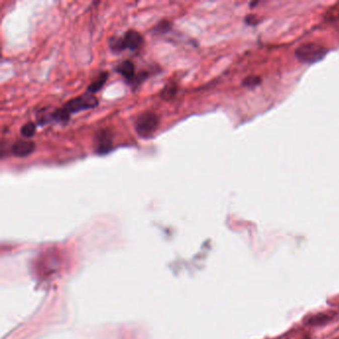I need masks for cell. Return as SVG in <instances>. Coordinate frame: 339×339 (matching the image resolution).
<instances>
[{"mask_svg": "<svg viewBox=\"0 0 339 339\" xmlns=\"http://www.w3.org/2000/svg\"><path fill=\"white\" fill-rule=\"evenodd\" d=\"M327 49L316 43H305L300 45L296 51V56L301 62L304 63H314L321 60Z\"/></svg>", "mask_w": 339, "mask_h": 339, "instance_id": "obj_1", "label": "cell"}, {"mask_svg": "<svg viewBox=\"0 0 339 339\" xmlns=\"http://www.w3.org/2000/svg\"><path fill=\"white\" fill-rule=\"evenodd\" d=\"M158 127V118L151 112H146L137 117L135 121V130L141 137L151 136Z\"/></svg>", "mask_w": 339, "mask_h": 339, "instance_id": "obj_2", "label": "cell"}, {"mask_svg": "<svg viewBox=\"0 0 339 339\" xmlns=\"http://www.w3.org/2000/svg\"><path fill=\"white\" fill-rule=\"evenodd\" d=\"M98 103H99L98 99L89 93L70 100L69 102H67L64 108L71 115L78 113L80 111L93 109L98 106Z\"/></svg>", "mask_w": 339, "mask_h": 339, "instance_id": "obj_3", "label": "cell"}, {"mask_svg": "<svg viewBox=\"0 0 339 339\" xmlns=\"http://www.w3.org/2000/svg\"><path fill=\"white\" fill-rule=\"evenodd\" d=\"M122 40L124 49H129L132 51L140 48L143 44V37L135 30H128L125 36L122 37Z\"/></svg>", "mask_w": 339, "mask_h": 339, "instance_id": "obj_4", "label": "cell"}, {"mask_svg": "<svg viewBox=\"0 0 339 339\" xmlns=\"http://www.w3.org/2000/svg\"><path fill=\"white\" fill-rule=\"evenodd\" d=\"M112 146H113L112 134L110 133L109 130H102L100 133H98L97 146H96V151L98 153L105 154L112 149Z\"/></svg>", "mask_w": 339, "mask_h": 339, "instance_id": "obj_5", "label": "cell"}, {"mask_svg": "<svg viewBox=\"0 0 339 339\" xmlns=\"http://www.w3.org/2000/svg\"><path fill=\"white\" fill-rule=\"evenodd\" d=\"M35 149V143L33 141L19 140L12 145V153L17 157H25L33 152Z\"/></svg>", "mask_w": 339, "mask_h": 339, "instance_id": "obj_6", "label": "cell"}, {"mask_svg": "<svg viewBox=\"0 0 339 339\" xmlns=\"http://www.w3.org/2000/svg\"><path fill=\"white\" fill-rule=\"evenodd\" d=\"M117 71L127 81H131V80L134 79V65L129 60H126V61L122 62L118 66Z\"/></svg>", "mask_w": 339, "mask_h": 339, "instance_id": "obj_7", "label": "cell"}, {"mask_svg": "<svg viewBox=\"0 0 339 339\" xmlns=\"http://www.w3.org/2000/svg\"><path fill=\"white\" fill-rule=\"evenodd\" d=\"M108 77H109V74L106 73V72L100 74V75L98 76V78H97L91 85L89 86L88 92H89L90 94H94V93L99 92V91L103 88V86L105 85V83L107 82Z\"/></svg>", "mask_w": 339, "mask_h": 339, "instance_id": "obj_8", "label": "cell"}, {"mask_svg": "<svg viewBox=\"0 0 339 339\" xmlns=\"http://www.w3.org/2000/svg\"><path fill=\"white\" fill-rule=\"evenodd\" d=\"M70 118V114L65 110V108L63 109H58L56 110L52 115H51V119L53 121L56 122H60V123H66L69 121Z\"/></svg>", "mask_w": 339, "mask_h": 339, "instance_id": "obj_9", "label": "cell"}, {"mask_svg": "<svg viewBox=\"0 0 339 339\" xmlns=\"http://www.w3.org/2000/svg\"><path fill=\"white\" fill-rule=\"evenodd\" d=\"M176 92H177V86H176V84L171 83L170 85L165 86V88L162 90L161 97L164 100H170L171 98H173L175 96Z\"/></svg>", "mask_w": 339, "mask_h": 339, "instance_id": "obj_10", "label": "cell"}, {"mask_svg": "<svg viewBox=\"0 0 339 339\" xmlns=\"http://www.w3.org/2000/svg\"><path fill=\"white\" fill-rule=\"evenodd\" d=\"M330 320V316L326 315V314H317L312 316L308 321L307 324H311V325H321L322 323L326 322Z\"/></svg>", "mask_w": 339, "mask_h": 339, "instance_id": "obj_11", "label": "cell"}, {"mask_svg": "<svg viewBox=\"0 0 339 339\" xmlns=\"http://www.w3.org/2000/svg\"><path fill=\"white\" fill-rule=\"evenodd\" d=\"M36 132V125L32 122L25 124L21 128V134L25 137H31Z\"/></svg>", "mask_w": 339, "mask_h": 339, "instance_id": "obj_12", "label": "cell"}, {"mask_svg": "<svg viewBox=\"0 0 339 339\" xmlns=\"http://www.w3.org/2000/svg\"><path fill=\"white\" fill-rule=\"evenodd\" d=\"M327 20H339V3L332 6L325 14Z\"/></svg>", "mask_w": 339, "mask_h": 339, "instance_id": "obj_13", "label": "cell"}, {"mask_svg": "<svg viewBox=\"0 0 339 339\" xmlns=\"http://www.w3.org/2000/svg\"><path fill=\"white\" fill-rule=\"evenodd\" d=\"M170 29V23L167 21H162L158 23V25L155 27V30L160 33H165Z\"/></svg>", "mask_w": 339, "mask_h": 339, "instance_id": "obj_14", "label": "cell"}, {"mask_svg": "<svg viewBox=\"0 0 339 339\" xmlns=\"http://www.w3.org/2000/svg\"><path fill=\"white\" fill-rule=\"evenodd\" d=\"M261 82V79L259 77H249L245 80L244 85L248 87H253V86L258 85Z\"/></svg>", "mask_w": 339, "mask_h": 339, "instance_id": "obj_15", "label": "cell"}]
</instances>
